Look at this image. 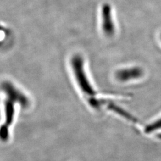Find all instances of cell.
Returning <instances> with one entry per match:
<instances>
[{
    "label": "cell",
    "mask_w": 161,
    "mask_h": 161,
    "mask_svg": "<svg viewBox=\"0 0 161 161\" xmlns=\"http://www.w3.org/2000/svg\"><path fill=\"white\" fill-rule=\"evenodd\" d=\"M161 129V118L147 125L145 128V132L147 133L154 132Z\"/></svg>",
    "instance_id": "5b68a950"
},
{
    "label": "cell",
    "mask_w": 161,
    "mask_h": 161,
    "mask_svg": "<svg viewBox=\"0 0 161 161\" xmlns=\"http://www.w3.org/2000/svg\"><path fill=\"white\" fill-rule=\"evenodd\" d=\"M102 28L104 34L108 36L115 32V26L113 21L112 8L109 4H104L102 9Z\"/></svg>",
    "instance_id": "3957f363"
},
{
    "label": "cell",
    "mask_w": 161,
    "mask_h": 161,
    "mask_svg": "<svg viewBox=\"0 0 161 161\" xmlns=\"http://www.w3.org/2000/svg\"><path fill=\"white\" fill-rule=\"evenodd\" d=\"M1 88L5 93L6 97L4 101L5 121L0 126V140L3 142H6L9 136V128L14 120V104H20L24 108H26L29 106V102L28 98L23 92L9 82H3Z\"/></svg>",
    "instance_id": "6da1fadb"
},
{
    "label": "cell",
    "mask_w": 161,
    "mask_h": 161,
    "mask_svg": "<svg viewBox=\"0 0 161 161\" xmlns=\"http://www.w3.org/2000/svg\"><path fill=\"white\" fill-rule=\"evenodd\" d=\"M70 64L79 87L86 96L89 97L88 99L89 103H92L96 99L94 98L95 91L86 76L84 69V59L80 55L76 54L71 58Z\"/></svg>",
    "instance_id": "7a4b0ae2"
},
{
    "label": "cell",
    "mask_w": 161,
    "mask_h": 161,
    "mask_svg": "<svg viewBox=\"0 0 161 161\" xmlns=\"http://www.w3.org/2000/svg\"><path fill=\"white\" fill-rule=\"evenodd\" d=\"M143 74L142 69L138 67H134L119 70L116 74V77L118 80L121 82H127L140 78Z\"/></svg>",
    "instance_id": "277c9868"
}]
</instances>
